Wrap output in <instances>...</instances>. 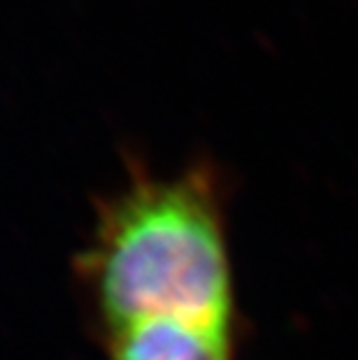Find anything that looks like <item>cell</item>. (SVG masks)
Instances as JSON below:
<instances>
[{"label": "cell", "mask_w": 358, "mask_h": 360, "mask_svg": "<svg viewBox=\"0 0 358 360\" xmlns=\"http://www.w3.org/2000/svg\"><path fill=\"white\" fill-rule=\"evenodd\" d=\"M217 172L156 174L138 158L96 200L75 258L82 304L101 337L149 319L233 326V279Z\"/></svg>", "instance_id": "1"}, {"label": "cell", "mask_w": 358, "mask_h": 360, "mask_svg": "<svg viewBox=\"0 0 358 360\" xmlns=\"http://www.w3.org/2000/svg\"><path fill=\"white\" fill-rule=\"evenodd\" d=\"M108 360H233V326L149 319L98 337Z\"/></svg>", "instance_id": "2"}]
</instances>
